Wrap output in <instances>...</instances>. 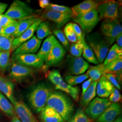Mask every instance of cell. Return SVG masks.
<instances>
[{"label":"cell","mask_w":122,"mask_h":122,"mask_svg":"<svg viewBox=\"0 0 122 122\" xmlns=\"http://www.w3.org/2000/svg\"><path fill=\"white\" fill-rule=\"evenodd\" d=\"M18 21L15 22L3 29L2 35L5 36H13L17 30Z\"/></svg>","instance_id":"60d3db41"},{"label":"cell","mask_w":122,"mask_h":122,"mask_svg":"<svg viewBox=\"0 0 122 122\" xmlns=\"http://www.w3.org/2000/svg\"><path fill=\"white\" fill-rule=\"evenodd\" d=\"M16 115L22 122H39L29 107L21 100L13 104Z\"/></svg>","instance_id":"7c38bea8"},{"label":"cell","mask_w":122,"mask_h":122,"mask_svg":"<svg viewBox=\"0 0 122 122\" xmlns=\"http://www.w3.org/2000/svg\"><path fill=\"white\" fill-rule=\"evenodd\" d=\"M50 1L48 0H39V6L42 8H47L49 5L50 4Z\"/></svg>","instance_id":"bcb514c9"},{"label":"cell","mask_w":122,"mask_h":122,"mask_svg":"<svg viewBox=\"0 0 122 122\" xmlns=\"http://www.w3.org/2000/svg\"><path fill=\"white\" fill-rule=\"evenodd\" d=\"M53 33L54 35L56 36L57 38L59 39L60 42L65 48H69V41L66 39L65 35L62 31L60 30L57 29L53 31Z\"/></svg>","instance_id":"ab89813d"},{"label":"cell","mask_w":122,"mask_h":122,"mask_svg":"<svg viewBox=\"0 0 122 122\" xmlns=\"http://www.w3.org/2000/svg\"><path fill=\"white\" fill-rule=\"evenodd\" d=\"M51 91L44 83L37 85L31 90L27 98L31 106L36 113H40L45 107Z\"/></svg>","instance_id":"7a4b0ae2"},{"label":"cell","mask_w":122,"mask_h":122,"mask_svg":"<svg viewBox=\"0 0 122 122\" xmlns=\"http://www.w3.org/2000/svg\"><path fill=\"white\" fill-rule=\"evenodd\" d=\"M99 2L93 0H86L73 6L72 16L74 18L80 17L94 10H97Z\"/></svg>","instance_id":"5bb4252c"},{"label":"cell","mask_w":122,"mask_h":122,"mask_svg":"<svg viewBox=\"0 0 122 122\" xmlns=\"http://www.w3.org/2000/svg\"><path fill=\"white\" fill-rule=\"evenodd\" d=\"M10 51H0V68L5 70L9 64Z\"/></svg>","instance_id":"f35d334b"},{"label":"cell","mask_w":122,"mask_h":122,"mask_svg":"<svg viewBox=\"0 0 122 122\" xmlns=\"http://www.w3.org/2000/svg\"><path fill=\"white\" fill-rule=\"evenodd\" d=\"M48 79L55 86L56 89L65 92L76 101L79 100L80 90L78 87L71 86L65 82L58 71L54 70L49 72Z\"/></svg>","instance_id":"277c9868"},{"label":"cell","mask_w":122,"mask_h":122,"mask_svg":"<svg viewBox=\"0 0 122 122\" xmlns=\"http://www.w3.org/2000/svg\"><path fill=\"white\" fill-rule=\"evenodd\" d=\"M12 60L14 62L29 67L39 68L44 65V62L35 53L13 54Z\"/></svg>","instance_id":"30bf717a"},{"label":"cell","mask_w":122,"mask_h":122,"mask_svg":"<svg viewBox=\"0 0 122 122\" xmlns=\"http://www.w3.org/2000/svg\"><path fill=\"white\" fill-rule=\"evenodd\" d=\"M117 43V45L120 48L122 47V34H120L116 38L115 40Z\"/></svg>","instance_id":"7dc6e473"},{"label":"cell","mask_w":122,"mask_h":122,"mask_svg":"<svg viewBox=\"0 0 122 122\" xmlns=\"http://www.w3.org/2000/svg\"><path fill=\"white\" fill-rule=\"evenodd\" d=\"M114 86L104 76H102L98 81L96 92L101 98L105 99L109 97L113 91Z\"/></svg>","instance_id":"ffe728a7"},{"label":"cell","mask_w":122,"mask_h":122,"mask_svg":"<svg viewBox=\"0 0 122 122\" xmlns=\"http://www.w3.org/2000/svg\"><path fill=\"white\" fill-rule=\"evenodd\" d=\"M85 37V34L83 33V36L81 39L77 42L72 44L70 47V52L71 56L74 57H80L82 54L83 51V40Z\"/></svg>","instance_id":"836d02e7"},{"label":"cell","mask_w":122,"mask_h":122,"mask_svg":"<svg viewBox=\"0 0 122 122\" xmlns=\"http://www.w3.org/2000/svg\"><path fill=\"white\" fill-rule=\"evenodd\" d=\"M42 17L54 22L59 28H61L69 21L72 15L46 9Z\"/></svg>","instance_id":"ac0fdd59"},{"label":"cell","mask_w":122,"mask_h":122,"mask_svg":"<svg viewBox=\"0 0 122 122\" xmlns=\"http://www.w3.org/2000/svg\"><path fill=\"white\" fill-rule=\"evenodd\" d=\"M122 48L118 47L116 44H114L110 49L109 51H108L107 56L102 64L103 66L105 65L110 61L119 57H122Z\"/></svg>","instance_id":"f546056e"},{"label":"cell","mask_w":122,"mask_h":122,"mask_svg":"<svg viewBox=\"0 0 122 122\" xmlns=\"http://www.w3.org/2000/svg\"><path fill=\"white\" fill-rule=\"evenodd\" d=\"M36 30V37L40 40L52 34L49 24L47 22H42L38 26Z\"/></svg>","instance_id":"4dcf8cb0"},{"label":"cell","mask_w":122,"mask_h":122,"mask_svg":"<svg viewBox=\"0 0 122 122\" xmlns=\"http://www.w3.org/2000/svg\"><path fill=\"white\" fill-rule=\"evenodd\" d=\"M43 20L41 18H38L31 26L25 31L22 35L13 40L11 51L15 50L22 44L30 40L34 36L38 26L42 22Z\"/></svg>","instance_id":"9a60e30c"},{"label":"cell","mask_w":122,"mask_h":122,"mask_svg":"<svg viewBox=\"0 0 122 122\" xmlns=\"http://www.w3.org/2000/svg\"><path fill=\"white\" fill-rule=\"evenodd\" d=\"M3 28L1 26H0V35H1L2 34V30H3Z\"/></svg>","instance_id":"816d5d0a"},{"label":"cell","mask_w":122,"mask_h":122,"mask_svg":"<svg viewBox=\"0 0 122 122\" xmlns=\"http://www.w3.org/2000/svg\"><path fill=\"white\" fill-rule=\"evenodd\" d=\"M16 21L17 20H13L5 15H0V26H1L3 28Z\"/></svg>","instance_id":"b9f144b4"},{"label":"cell","mask_w":122,"mask_h":122,"mask_svg":"<svg viewBox=\"0 0 122 122\" xmlns=\"http://www.w3.org/2000/svg\"><path fill=\"white\" fill-rule=\"evenodd\" d=\"M122 68V57H119L104 66L105 74L117 72L121 71Z\"/></svg>","instance_id":"83f0119b"},{"label":"cell","mask_w":122,"mask_h":122,"mask_svg":"<svg viewBox=\"0 0 122 122\" xmlns=\"http://www.w3.org/2000/svg\"><path fill=\"white\" fill-rule=\"evenodd\" d=\"M38 18L35 15H31L30 16L25 18L18 21L17 30L13 35L14 39L17 38L30 27L38 20Z\"/></svg>","instance_id":"cb8c5ba5"},{"label":"cell","mask_w":122,"mask_h":122,"mask_svg":"<svg viewBox=\"0 0 122 122\" xmlns=\"http://www.w3.org/2000/svg\"><path fill=\"white\" fill-rule=\"evenodd\" d=\"M32 73L33 70L30 67L13 62L11 66L10 76L15 80H22L30 76Z\"/></svg>","instance_id":"d6986e66"},{"label":"cell","mask_w":122,"mask_h":122,"mask_svg":"<svg viewBox=\"0 0 122 122\" xmlns=\"http://www.w3.org/2000/svg\"><path fill=\"white\" fill-rule=\"evenodd\" d=\"M86 74L89 76V77H90L92 79V82L98 81L105 74L104 66L102 63L96 66H91L87 71Z\"/></svg>","instance_id":"4316f807"},{"label":"cell","mask_w":122,"mask_h":122,"mask_svg":"<svg viewBox=\"0 0 122 122\" xmlns=\"http://www.w3.org/2000/svg\"><path fill=\"white\" fill-rule=\"evenodd\" d=\"M41 43V40L34 35L30 40L21 44L15 50L13 54L35 53L39 49Z\"/></svg>","instance_id":"2e32d148"},{"label":"cell","mask_w":122,"mask_h":122,"mask_svg":"<svg viewBox=\"0 0 122 122\" xmlns=\"http://www.w3.org/2000/svg\"><path fill=\"white\" fill-rule=\"evenodd\" d=\"M83 43L84 45L82 52L83 57H84L87 61L91 63L97 65L99 64V62L97 59L92 48L86 43L85 37L83 38Z\"/></svg>","instance_id":"f1b7e54d"},{"label":"cell","mask_w":122,"mask_h":122,"mask_svg":"<svg viewBox=\"0 0 122 122\" xmlns=\"http://www.w3.org/2000/svg\"><path fill=\"white\" fill-rule=\"evenodd\" d=\"M119 4L114 0H106L100 2L97 10L100 19L105 20H117Z\"/></svg>","instance_id":"ba28073f"},{"label":"cell","mask_w":122,"mask_h":122,"mask_svg":"<svg viewBox=\"0 0 122 122\" xmlns=\"http://www.w3.org/2000/svg\"><path fill=\"white\" fill-rule=\"evenodd\" d=\"M74 32L76 34L77 41L81 40L83 36V33L80 27L76 23H72Z\"/></svg>","instance_id":"ee69618b"},{"label":"cell","mask_w":122,"mask_h":122,"mask_svg":"<svg viewBox=\"0 0 122 122\" xmlns=\"http://www.w3.org/2000/svg\"><path fill=\"white\" fill-rule=\"evenodd\" d=\"M46 106L56 111L65 121H68L73 115L74 105L72 101L68 96L61 92L52 91Z\"/></svg>","instance_id":"6da1fadb"},{"label":"cell","mask_w":122,"mask_h":122,"mask_svg":"<svg viewBox=\"0 0 122 122\" xmlns=\"http://www.w3.org/2000/svg\"><path fill=\"white\" fill-rule=\"evenodd\" d=\"M86 40L97 59L99 63L102 64L107 56L110 45L97 32L88 35Z\"/></svg>","instance_id":"3957f363"},{"label":"cell","mask_w":122,"mask_h":122,"mask_svg":"<svg viewBox=\"0 0 122 122\" xmlns=\"http://www.w3.org/2000/svg\"><path fill=\"white\" fill-rule=\"evenodd\" d=\"M57 40L54 35H50L44 41L41 48L37 54L38 56L44 62L47 60L48 55Z\"/></svg>","instance_id":"603a6c76"},{"label":"cell","mask_w":122,"mask_h":122,"mask_svg":"<svg viewBox=\"0 0 122 122\" xmlns=\"http://www.w3.org/2000/svg\"><path fill=\"white\" fill-rule=\"evenodd\" d=\"M92 82V79L91 78L88 79L85 82H84V83L82 85V94H84L86 91V90L90 86Z\"/></svg>","instance_id":"f6af8a7d"},{"label":"cell","mask_w":122,"mask_h":122,"mask_svg":"<svg viewBox=\"0 0 122 122\" xmlns=\"http://www.w3.org/2000/svg\"><path fill=\"white\" fill-rule=\"evenodd\" d=\"M67 63L68 71L73 76L80 75L84 73L89 68V64L81 57L68 55Z\"/></svg>","instance_id":"8fae6325"},{"label":"cell","mask_w":122,"mask_h":122,"mask_svg":"<svg viewBox=\"0 0 122 122\" xmlns=\"http://www.w3.org/2000/svg\"><path fill=\"white\" fill-rule=\"evenodd\" d=\"M8 5L4 3L0 2V15L4 12L7 7Z\"/></svg>","instance_id":"c3c4849f"},{"label":"cell","mask_w":122,"mask_h":122,"mask_svg":"<svg viewBox=\"0 0 122 122\" xmlns=\"http://www.w3.org/2000/svg\"><path fill=\"white\" fill-rule=\"evenodd\" d=\"M89 78L87 74H82L77 76L70 75L66 77V83L71 86H73L84 82Z\"/></svg>","instance_id":"d6a6232c"},{"label":"cell","mask_w":122,"mask_h":122,"mask_svg":"<svg viewBox=\"0 0 122 122\" xmlns=\"http://www.w3.org/2000/svg\"><path fill=\"white\" fill-rule=\"evenodd\" d=\"M66 51L60 43L57 40L48 55L45 66L49 67L58 65L65 56Z\"/></svg>","instance_id":"4fadbf2b"},{"label":"cell","mask_w":122,"mask_h":122,"mask_svg":"<svg viewBox=\"0 0 122 122\" xmlns=\"http://www.w3.org/2000/svg\"><path fill=\"white\" fill-rule=\"evenodd\" d=\"M121 71L113 73H107L103 76L107 79L109 82L113 85L114 87L117 88L118 90L121 89V86L119 83L121 78Z\"/></svg>","instance_id":"e575fe53"},{"label":"cell","mask_w":122,"mask_h":122,"mask_svg":"<svg viewBox=\"0 0 122 122\" xmlns=\"http://www.w3.org/2000/svg\"><path fill=\"white\" fill-rule=\"evenodd\" d=\"M14 84L0 75V92L3 94L13 105L16 101L14 96Z\"/></svg>","instance_id":"44dd1931"},{"label":"cell","mask_w":122,"mask_h":122,"mask_svg":"<svg viewBox=\"0 0 122 122\" xmlns=\"http://www.w3.org/2000/svg\"><path fill=\"white\" fill-rule=\"evenodd\" d=\"M46 9L72 15V10L71 8L64 5L50 3Z\"/></svg>","instance_id":"74e56055"},{"label":"cell","mask_w":122,"mask_h":122,"mask_svg":"<svg viewBox=\"0 0 122 122\" xmlns=\"http://www.w3.org/2000/svg\"><path fill=\"white\" fill-rule=\"evenodd\" d=\"M100 31L105 40L110 46L118 35L122 34V26L117 20H105L101 23Z\"/></svg>","instance_id":"5b68a950"},{"label":"cell","mask_w":122,"mask_h":122,"mask_svg":"<svg viewBox=\"0 0 122 122\" xmlns=\"http://www.w3.org/2000/svg\"><path fill=\"white\" fill-rule=\"evenodd\" d=\"M113 122H122V116L121 115H119Z\"/></svg>","instance_id":"f907efd6"},{"label":"cell","mask_w":122,"mask_h":122,"mask_svg":"<svg viewBox=\"0 0 122 122\" xmlns=\"http://www.w3.org/2000/svg\"><path fill=\"white\" fill-rule=\"evenodd\" d=\"M111 104L107 99L96 97L88 105L85 113L92 120H96Z\"/></svg>","instance_id":"52a82bcc"},{"label":"cell","mask_w":122,"mask_h":122,"mask_svg":"<svg viewBox=\"0 0 122 122\" xmlns=\"http://www.w3.org/2000/svg\"><path fill=\"white\" fill-rule=\"evenodd\" d=\"M121 106L113 103L96 120L95 122H113L121 113Z\"/></svg>","instance_id":"e0dca14e"},{"label":"cell","mask_w":122,"mask_h":122,"mask_svg":"<svg viewBox=\"0 0 122 122\" xmlns=\"http://www.w3.org/2000/svg\"><path fill=\"white\" fill-rule=\"evenodd\" d=\"M14 39L13 36L0 35V51H11Z\"/></svg>","instance_id":"1f68e13d"},{"label":"cell","mask_w":122,"mask_h":122,"mask_svg":"<svg viewBox=\"0 0 122 122\" xmlns=\"http://www.w3.org/2000/svg\"><path fill=\"white\" fill-rule=\"evenodd\" d=\"M40 113V117L44 122H65L56 111L47 106H45Z\"/></svg>","instance_id":"7402d4cb"},{"label":"cell","mask_w":122,"mask_h":122,"mask_svg":"<svg viewBox=\"0 0 122 122\" xmlns=\"http://www.w3.org/2000/svg\"><path fill=\"white\" fill-rule=\"evenodd\" d=\"M0 109L11 117L16 115L13 105L4 95L0 92Z\"/></svg>","instance_id":"484cf974"},{"label":"cell","mask_w":122,"mask_h":122,"mask_svg":"<svg viewBox=\"0 0 122 122\" xmlns=\"http://www.w3.org/2000/svg\"><path fill=\"white\" fill-rule=\"evenodd\" d=\"M100 20L97 10H94L80 17L74 18V21L80 25L85 34L91 32Z\"/></svg>","instance_id":"9c48e42d"},{"label":"cell","mask_w":122,"mask_h":122,"mask_svg":"<svg viewBox=\"0 0 122 122\" xmlns=\"http://www.w3.org/2000/svg\"><path fill=\"white\" fill-rule=\"evenodd\" d=\"M11 122H22L19 118H18L16 115H15L12 117L11 119Z\"/></svg>","instance_id":"681fc988"},{"label":"cell","mask_w":122,"mask_h":122,"mask_svg":"<svg viewBox=\"0 0 122 122\" xmlns=\"http://www.w3.org/2000/svg\"><path fill=\"white\" fill-rule=\"evenodd\" d=\"M68 122H90L87 115L81 109H78Z\"/></svg>","instance_id":"8d00e7d4"},{"label":"cell","mask_w":122,"mask_h":122,"mask_svg":"<svg viewBox=\"0 0 122 122\" xmlns=\"http://www.w3.org/2000/svg\"><path fill=\"white\" fill-rule=\"evenodd\" d=\"M63 34L67 40L71 43H75L77 42V38L74 32L72 23H69L65 26Z\"/></svg>","instance_id":"d590c367"},{"label":"cell","mask_w":122,"mask_h":122,"mask_svg":"<svg viewBox=\"0 0 122 122\" xmlns=\"http://www.w3.org/2000/svg\"><path fill=\"white\" fill-rule=\"evenodd\" d=\"M98 81L92 82L90 86L84 94H82L81 98V104L84 107L87 106L90 102L96 96V86Z\"/></svg>","instance_id":"d4e9b609"},{"label":"cell","mask_w":122,"mask_h":122,"mask_svg":"<svg viewBox=\"0 0 122 122\" xmlns=\"http://www.w3.org/2000/svg\"><path fill=\"white\" fill-rule=\"evenodd\" d=\"M33 10L24 2L15 0L10 5L5 15L13 20H20L33 15Z\"/></svg>","instance_id":"8992f818"},{"label":"cell","mask_w":122,"mask_h":122,"mask_svg":"<svg viewBox=\"0 0 122 122\" xmlns=\"http://www.w3.org/2000/svg\"><path fill=\"white\" fill-rule=\"evenodd\" d=\"M122 99V96L118 89L115 87L113 88V91L112 93L110 95L109 101L111 103H117L120 101Z\"/></svg>","instance_id":"7bdbcfd3"}]
</instances>
